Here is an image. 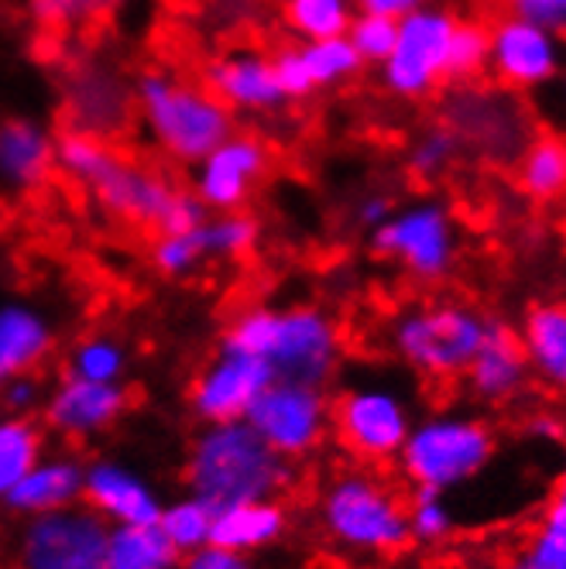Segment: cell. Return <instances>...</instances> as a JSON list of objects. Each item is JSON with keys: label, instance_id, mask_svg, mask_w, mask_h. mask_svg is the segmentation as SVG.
Listing matches in <instances>:
<instances>
[{"label": "cell", "instance_id": "cell-42", "mask_svg": "<svg viewBox=\"0 0 566 569\" xmlns=\"http://www.w3.org/2000/svg\"><path fill=\"white\" fill-rule=\"evenodd\" d=\"M46 391L49 388L38 381V375H21V378H14L0 388V405H4L8 416H31V412L42 409Z\"/></svg>", "mask_w": 566, "mask_h": 569}, {"label": "cell", "instance_id": "cell-12", "mask_svg": "<svg viewBox=\"0 0 566 569\" xmlns=\"http://www.w3.org/2000/svg\"><path fill=\"white\" fill-rule=\"evenodd\" d=\"M245 422L261 436L265 446L281 460H306L312 457L330 436V395L316 385H296V381H271Z\"/></svg>", "mask_w": 566, "mask_h": 569}, {"label": "cell", "instance_id": "cell-45", "mask_svg": "<svg viewBox=\"0 0 566 569\" xmlns=\"http://www.w3.org/2000/svg\"><path fill=\"white\" fill-rule=\"evenodd\" d=\"M391 199L388 196H381V192H368V196H360L357 199V207H354V220L360 223V227H368V230H375V227H381L388 217H391Z\"/></svg>", "mask_w": 566, "mask_h": 569}, {"label": "cell", "instance_id": "cell-35", "mask_svg": "<svg viewBox=\"0 0 566 569\" xmlns=\"http://www.w3.org/2000/svg\"><path fill=\"white\" fill-rule=\"evenodd\" d=\"M151 268L161 278H189L203 264H210V251H207V237H203V223H196L189 230H176V233H158L151 240Z\"/></svg>", "mask_w": 566, "mask_h": 569}, {"label": "cell", "instance_id": "cell-27", "mask_svg": "<svg viewBox=\"0 0 566 569\" xmlns=\"http://www.w3.org/2000/svg\"><path fill=\"white\" fill-rule=\"evenodd\" d=\"M518 340L533 368V381L566 395V302H539L525 312Z\"/></svg>", "mask_w": 566, "mask_h": 569}, {"label": "cell", "instance_id": "cell-40", "mask_svg": "<svg viewBox=\"0 0 566 569\" xmlns=\"http://www.w3.org/2000/svg\"><path fill=\"white\" fill-rule=\"evenodd\" d=\"M457 151H460V138L443 124V128H433L426 131L416 144H413V154H409V169L419 176V179H436L439 172H447L454 161H457Z\"/></svg>", "mask_w": 566, "mask_h": 569}, {"label": "cell", "instance_id": "cell-7", "mask_svg": "<svg viewBox=\"0 0 566 569\" xmlns=\"http://www.w3.org/2000/svg\"><path fill=\"white\" fill-rule=\"evenodd\" d=\"M491 316L460 299H429L398 309L385 340L401 368L426 381H460L477 347L491 330Z\"/></svg>", "mask_w": 566, "mask_h": 569}, {"label": "cell", "instance_id": "cell-43", "mask_svg": "<svg viewBox=\"0 0 566 569\" xmlns=\"http://www.w3.org/2000/svg\"><path fill=\"white\" fill-rule=\"evenodd\" d=\"M179 569H258V566H255V559L245 556V552H230V549H224V546L207 542V546H199V549L186 552V556L179 559Z\"/></svg>", "mask_w": 566, "mask_h": 569}, {"label": "cell", "instance_id": "cell-48", "mask_svg": "<svg viewBox=\"0 0 566 569\" xmlns=\"http://www.w3.org/2000/svg\"><path fill=\"white\" fill-rule=\"evenodd\" d=\"M556 491L566 495V457H563V467H559V477H556Z\"/></svg>", "mask_w": 566, "mask_h": 569}, {"label": "cell", "instance_id": "cell-6", "mask_svg": "<svg viewBox=\"0 0 566 569\" xmlns=\"http://www.w3.org/2000/svg\"><path fill=\"white\" fill-rule=\"evenodd\" d=\"M498 457L495 426L467 409H436L413 422L395 460L413 491L454 495L488 473Z\"/></svg>", "mask_w": 566, "mask_h": 569}, {"label": "cell", "instance_id": "cell-41", "mask_svg": "<svg viewBox=\"0 0 566 569\" xmlns=\"http://www.w3.org/2000/svg\"><path fill=\"white\" fill-rule=\"evenodd\" d=\"M491 56V34L484 24H457L450 59H447V79H467L474 76Z\"/></svg>", "mask_w": 566, "mask_h": 569}, {"label": "cell", "instance_id": "cell-46", "mask_svg": "<svg viewBox=\"0 0 566 569\" xmlns=\"http://www.w3.org/2000/svg\"><path fill=\"white\" fill-rule=\"evenodd\" d=\"M360 8L368 14H385V18H406L423 8V0H360Z\"/></svg>", "mask_w": 566, "mask_h": 569}, {"label": "cell", "instance_id": "cell-3", "mask_svg": "<svg viewBox=\"0 0 566 569\" xmlns=\"http://www.w3.org/2000/svg\"><path fill=\"white\" fill-rule=\"evenodd\" d=\"M319 532L350 559H385L406 549L409 498L375 467H344L316 498Z\"/></svg>", "mask_w": 566, "mask_h": 569}, {"label": "cell", "instance_id": "cell-14", "mask_svg": "<svg viewBox=\"0 0 566 569\" xmlns=\"http://www.w3.org/2000/svg\"><path fill=\"white\" fill-rule=\"evenodd\" d=\"M271 381L275 375L265 360L220 343L189 385V412L203 426L240 422Z\"/></svg>", "mask_w": 566, "mask_h": 569}, {"label": "cell", "instance_id": "cell-28", "mask_svg": "<svg viewBox=\"0 0 566 569\" xmlns=\"http://www.w3.org/2000/svg\"><path fill=\"white\" fill-rule=\"evenodd\" d=\"M502 569H566V495L556 491L533 532L518 542V549L502 562Z\"/></svg>", "mask_w": 566, "mask_h": 569}, {"label": "cell", "instance_id": "cell-23", "mask_svg": "<svg viewBox=\"0 0 566 569\" xmlns=\"http://www.w3.org/2000/svg\"><path fill=\"white\" fill-rule=\"evenodd\" d=\"M59 138L38 117H4L0 120V186L11 192H34L56 172Z\"/></svg>", "mask_w": 566, "mask_h": 569}, {"label": "cell", "instance_id": "cell-32", "mask_svg": "<svg viewBox=\"0 0 566 569\" xmlns=\"http://www.w3.org/2000/svg\"><path fill=\"white\" fill-rule=\"evenodd\" d=\"M522 189L533 199H556L566 192V138L536 134L522 154Z\"/></svg>", "mask_w": 566, "mask_h": 569}, {"label": "cell", "instance_id": "cell-21", "mask_svg": "<svg viewBox=\"0 0 566 569\" xmlns=\"http://www.w3.org/2000/svg\"><path fill=\"white\" fill-rule=\"evenodd\" d=\"M275 59L278 87L286 100H306L316 90L340 87L360 72V56L344 38H322V42H302L292 49H281Z\"/></svg>", "mask_w": 566, "mask_h": 569}, {"label": "cell", "instance_id": "cell-29", "mask_svg": "<svg viewBox=\"0 0 566 569\" xmlns=\"http://www.w3.org/2000/svg\"><path fill=\"white\" fill-rule=\"evenodd\" d=\"M176 546L158 525H113L107 539V569H179Z\"/></svg>", "mask_w": 566, "mask_h": 569}, {"label": "cell", "instance_id": "cell-4", "mask_svg": "<svg viewBox=\"0 0 566 569\" xmlns=\"http://www.w3.org/2000/svg\"><path fill=\"white\" fill-rule=\"evenodd\" d=\"M182 480L189 495L220 511L230 505L278 498L292 483V463L271 453V446H265L245 419L217 422L192 436Z\"/></svg>", "mask_w": 566, "mask_h": 569}, {"label": "cell", "instance_id": "cell-31", "mask_svg": "<svg viewBox=\"0 0 566 569\" xmlns=\"http://www.w3.org/2000/svg\"><path fill=\"white\" fill-rule=\"evenodd\" d=\"M131 353L110 333H90L76 340L69 357H66V375L83 378V381H100V385H125Z\"/></svg>", "mask_w": 566, "mask_h": 569}, {"label": "cell", "instance_id": "cell-1", "mask_svg": "<svg viewBox=\"0 0 566 569\" xmlns=\"http://www.w3.org/2000/svg\"><path fill=\"white\" fill-rule=\"evenodd\" d=\"M56 172L83 189L97 207L131 227L155 233H176L203 223V210L189 189H179L172 176L128 158L110 141L66 131L56 144Z\"/></svg>", "mask_w": 566, "mask_h": 569}, {"label": "cell", "instance_id": "cell-2", "mask_svg": "<svg viewBox=\"0 0 566 569\" xmlns=\"http://www.w3.org/2000/svg\"><path fill=\"white\" fill-rule=\"evenodd\" d=\"M224 347L265 360L275 381L327 388L347 353V340L334 312L322 306H248L220 337Z\"/></svg>", "mask_w": 566, "mask_h": 569}, {"label": "cell", "instance_id": "cell-39", "mask_svg": "<svg viewBox=\"0 0 566 569\" xmlns=\"http://www.w3.org/2000/svg\"><path fill=\"white\" fill-rule=\"evenodd\" d=\"M395 38H398V21L385 18V14L360 11L347 28V42L354 46L360 62H378L381 66L395 49Z\"/></svg>", "mask_w": 566, "mask_h": 569}, {"label": "cell", "instance_id": "cell-33", "mask_svg": "<svg viewBox=\"0 0 566 569\" xmlns=\"http://www.w3.org/2000/svg\"><path fill=\"white\" fill-rule=\"evenodd\" d=\"M354 21V0H286V24L299 42L344 38Z\"/></svg>", "mask_w": 566, "mask_h": 569}, {"label": "cell", "instance_id": "cell-15", "mask_svg": "<svg viewBox=\"0 0 566 569\" xmlns=\"http://www.w3.org/2000/svg\"><path fill=\"white\" fill-rule=\"evenodd\" d=\"M460 144L474 141L484 154L491 158H518L529 148L533 120L525 113V103H518L508 93L498 90H464L447 103V117H443Z\"/></svg>", "mask_w": 566, "mask_h": 569}, {"label": "cell", "instance_id": "cell-38", "mask_svg": "<svg viewBox=\"0 0 566 569\" xmlns=\"http://www.w3.org/2000/svg\"><path fill=\"white\" fill-rule=\"evenodd\" d=\"M120 4L125 0H31V14L46 28H87Z\"/></svg>", "mask_w": 566, "mask_h": 569}, {"label": "cell", "instance_id": "cell-11", "mask_svg": "<svg viewBox=\"0 0 566 569\" xmlns=\"http://www.w3.org/2000/svg\"><path fill=\"white\" fill-rule=\"evenodd\" d=\"M110 525L87 505L21 518L11 539L14 569H107Z\"/></svg>", "mask_w": 566, "mask_h": 569}, {"label": "cell", "instance_id": "cell-20", "mask_svg": "<svg viewBox=\"0 0 566 569\" xmlns=\"http://www.w3.org/2000/svg\"><path fill=\"white\" fill-rule=\"evenodd\" d=\"M207 90L230 113H271L289 103L278 87L275 59L258 49H234L207 66Z\"/></svg>", "mask_w": 566, "mask_h": 569}, {"label": "cell", "instance_id": "cell-16", "mask_svg": "<svg viewBox=\"0 0 566 569\" xmlns=\"http://www.w3.org/2000/svg\"><path fill=\"white\" fill-rule=\"evenodd\" d=\"M268 172V148L251 134H230L203 161L192 166V196L203 202L207 213L245 210L255 186Z\"/></svg>", "mask_w": 566, "mask_h": 569}, {"label": "cell", "instance_id": "cell-34", "mask_svg": "<svg viewBox=\"0 0 566 569\" xmlns=\"http://www.w3.org/2000/svg\"><path fill=\"white\" fill-rule=\"evenodd\" d=\"M161 528V536H166L179 556L207 546L210 542V532H214V508L207 501H199L196 495H182L176 501H166L161 505V515L155 521Z\"/></svg>", "mask_w": 566, "mask_h": 569}, {"label": "cell", "instance_id": "cell-22", "mask_svg": "<svg viewBox=\"0 0 566 569\" xmlns=\"http://www.w3.org/2000/svg\"><path fill=\"white\" fill-rule=\"evenodd\" d=\"M56 319L42 306L28 299L0 302V388L42 368L56 350Z\"/></svg>", "mask_w": 566, "mask_h": 569}, {"label": "cell", "instance_id": "cell-36", "mask_svg": "<svg viewBox=\"0 0 566 569\" xmlns=\"http://www.w3.org/2000/svg\"><path fill=\"white\" fill-rule=\"evenodd\" d=\"M203 237H207L210 261H240V258H248L258 248L261 227L245 210H237V213H210L203 220Z\"/></svg>", "mask_w": 566, "mask_h": 569}, {"label": "cell", "instance_id": "cell-26", "mask_svg": "<svg viewBox=\"0 0 566 569\" xmlns=\"http://www.w3.org/2000/svg\"><path fill=\"white\" fill-rule=\"evenodd\" d=\"M289 532V508L278 498H261V501H245L214 511V532L210 542L224 546L230 552L255 556L261 549H271Z\"/></svg>", "mask_w": 566, "mask_h": 569}, {"label": "cell", "instance_id": "cell-9", "mask_svg": "<svg viewBox=\"0 0 566 569\" xmlns=\"http://www.w3.org/2000/svg\"><path fill=\"white\" fill-rule=\"evenodd\" d=\"M59 100L69 131L113 141L135 120V79L110 56L76 52L59 69Z\"/></svg>", "mask_w": 566, "mask_h": 569}, {"label": "cell", "instance_id": "cell-18", "mask_svg": "<svg viewBox=\"0 0 566 569\" xmlns=\"http://www.w3.org/2000/svg\"><path fill=\"white\" fill-rule=\"evenodd\" d=\"M83 505L113 525H155L161 515L158 487L128 460L97 457L83 473Z\"/></svg>", "mask_w": 566, "mask_h": 569}, {"label": "cell", "instance_id": "cell-5", "mask_svg": "<svg viewBox=\"0 0 566 569\" xmlns=\"http://www.w3.org/2000/svg\"><path fill=\"white\" fill-rule=\"evenodd\" d=\"M135 117L148 141L179 166H196L234 134V113L199 83L145 69L135 79Z\"/></svg>", "mask_w": 566, "mask_h": 569}, {"label": "cell", "instance_id": "cell-8", "mask_svg": "<svg viewBox=\"0 0 566 569\" xmlns=\"http://www.w3.org/2000/svg\"><path fill=\"white\" fill-rule=\"evenodd\" d=\"M413 422V395L385 378H360L330 398V436L360 467L395 463Z\"/></svg>", "mask_w": 566, "mask_h": 569}, {"label": "cell", "instance_id": "cell-13", "mask_svg": "<svg viewBox=\"0 0 566 569\" xmlns=\"http://www.w3.org/2000/svg\"><path fill=\"white\" fill-rule=\"evenodd\" d=\"M457 18L450 11L419 8L398 18V38L391 56L381 62V79L388 93L401 100L429 97L439 83H447V59L457 31Z\"/></svg>", "mask_w": 566, "mask_h": 569}, {"label": "cell", "instance_id": "cell-37", "mask_svg": "<svg viewBox=\"0 0 566 569\" xmlns=\"http://www.w3.org/2000/svg\"><path fill=\"white\" fill-rule=\"evenodd\" d=\"M457 528V508L450 495L413 491L409 495V539L419 546H443Z\"/></svg>", "mask_w": 566, "mask_h": 569}, {"label": "cell", "instance_id": "cell-49", "mask_svg": "<svg viewBox=\"0 0 566 569\" xmlns=\"http://www.w3.org/2000/svg\"><path fill=\"white\" fill-rule=\"evenodd\" d=\"M563 436H566V416H563Z\"/></svg>", "mask_w": 566, "mask_h": 569}, {"label": "cell", "instance_id": "cell-17", "mask_svg": "<svg viewBox=\"0 0 566 569\" xmlns=\"http://www.w3.org/2000/svg\"><path fill=\"white\" fill-rule=\"evenodd\" d=\"M128 388L125 385H100L62 375L42 401V422L59 439L87 442L107 436L128 412Z\"/></svg>", "mask_w": 566, "mask_h": 569}, {"label": "cell", "instance_id": "cell-10", "mask_svg": "<svg viewBox=\"0 0 566 569\" xmlns=\"http://www.w3.org/2000/svg\"><path fill=\"white\" fill-rule=\"evenodd\" d=\"M371 248L416 284H436L457 268L460 237L447 207L413 202L371 230Z\"/></svg>", "mask_w": 566, "mask_h": 569}, {"label": "cell", "instance_id": "cell-19", "mask_svg": "<svg viewBox=\"0 0 566 569\" xmlns=\"http://www.w3.org/2000/svg\"><path fill=\"white\" fill-rule=\"evenodd\" d=\"M460 381L467 395L477 405H484V409H505V405L522 401L533 385V368L518 333L495 319Z\"/></svg>", "mask_w": 566, "mask_h": 569}, {"label": "cell", "instance_id": "cell-30", "mask_svg": "<svg viewBox=\"0 0 566 569\" xmlns=\"http://www.w3.org/2000/svg\"><path fill=\"white\" fill-rule=\"evenodd\" d=\"M46 453V436L31 416H0V505Z\"/></svg>", "mask_w": 566, "mask_h": 569}, {"label": "cell", "instance_id": "cell-47", "mask_svg": "<svg viewBox=\"0 0 566 569\" xmlns=\"http://www.w3.org/2000/svg\"><path fill=\"white\" fill-rule=\"evenodd\" d=\"M529 436L533 439H559L563 436V419L553 412H536L529 419Z\"/></svg>", "mask_w": 566, "mask_h": 569}, {"label": "cell", "instance_id": "cell-24", "mask_svg": "<svg viewBox=\"0 0 566 569\" xmlns=\"http://www.w3.org/2000/svg\"><path fill=\"white\" fill-rule=\"evenodd\" d=\"M83 473H87L83 460H76L69 453H42L8 495L4 508L18 518H34V515L83 505Z\"/></svg>", "mask_w": 566, "mask_h": 569}, {"label": "cell", "instance_id": "cell-44", "mask_svg": "<svg viewBox=\"0 0 566 569\" xmlns=\"http://www.w3.org/2000/svg\"><path fill=\"white\" fill-rule=\"evenodd\" d=\"M512 4L533 24H566V0H512Z\"/></svg>", "mask_w": 566, "mask_h": 569}, {"label": "cell", "instance_id": "cell-25", "mask_svg": "<svg viewBox=\"0 0 566 569\" xmlns=\"http://www.w3.org/2000/svg\"><path fill=\"white\" fill-rule=\"evenodd\" d=\"M491 52L505 87H536L556 69V49L549 34L533 21H502Z\"/></svg>", "mask_w": 566, "mask_h": 569}]
</instances>
